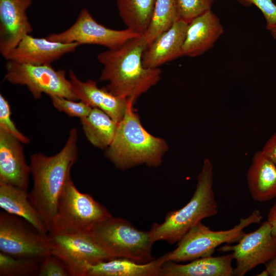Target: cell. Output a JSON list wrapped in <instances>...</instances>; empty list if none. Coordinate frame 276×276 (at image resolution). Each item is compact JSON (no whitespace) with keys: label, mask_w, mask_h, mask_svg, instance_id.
Segmentation results:
<instances>
[{"label":"cell","mask_w":276,"mask_h":276,"mask_svg":"<svg viewBox=\"0 0 276 276\" xmlns=\"http://www.w3.org/2000/svg\"><path fill=\"white\" fill-rule=\"evenodd\" d=\"M147 44L143 35L133 38L117 49H108L97 56L103 65L99 79L113 95L134 103L159 80V68L145 67L142 56Z\"/></svg>","instance_id":"cell-1"},{"label":"cell","mask_w":276,"mask_h":276,"mask_svg":"<svg viewBox=\"0 0 276 276\" xmlns=\"http://www.w3.org/2000/svg\"><path fill=\"white\" fill-rule=\"evenodd\" d=\"M78 130L71 129L61 150L52 156L41 153L30 157L33 186L28 198L40 216L48 233L56 213L60 194L71 177L72 167L78 158Z\"/></svg>","instance_id":"cell-2"},{"label":"cell","mask_w":276,"mask_h":276,"mask_svg":"<svg viewBox=\"0 0 276 276\" xmlns=\"http://www.w3.org/2000/svg\"><path fill=\"white\" fill-rule=\"evenodd\" d=\"M130 102L119 123L114 139L105 152L118 169L125 170L142 164L159 166L168 149L166 141L149 133L142 125Z\"/></svg>","instance_id":"cell-3"},{"label":"cell","mask_w":276,"mask_h":276,"mask_svg":"<svg viewBox=\"0 0 276 276\" xmlns=\"http://www.w3.org/2000/svg\"><path fill=\"white\" fill-rule=\"evenodd\" d=\"M213 165L209 158L203 160L197 177L194 194L182 208L168 212L164 221L154 223L148 231L151 241L160 240L174 244L193 226L203 219L218 213V205L213 189Z\"/></svg>","instance_id":"cell-4"},{"label":"cell","mask_w":276,"mask_h":276,"mask_svg":"<svg viewBox=\"0 0 276 276\" xmlns=\"http://www.w3.org/2000/svg\"><path fill=\"white\" fill-rule=\"evenodd\" d=\"M89 232L112 259L125 258L142 263L154 259V243L148 231L137 229L123 218L111 216L95 224Z\"/></svg>","instance_id":"cell-5"},{"label":"cell","mask_w":276,"mask_h":276,"mask_svg":"<svg viewBox=\"0 0 276 276\" xmlns=\"http://www.w3.org/2000/svg\"><path fill=\"white\" fill-rule=\"evenodd\" d=\"M111 216L109 211L91 196L80 192L71 177L60 194L48 233L89 232L95 224Z\"/></svg>","instance_id":"cell-6"},{"label":"cell","mask_w":276,"mask_h":276,"mask_svg":"<svg viewBox=\"0 0 276 276\" xmlns=\"http://www.w3.org/2000/svg\"><path fill=\"white\" fill-rule=\"evenodd\" d=\"M262 218L261 212L255 210L246 218L240 219L233 227L222 231L212 230L200 222L184 235L174 250L164 255L166 262H186L212 256L219 246L238 242L245 234L244 229L260 223Z\"/></svg>","instance_id":"cell-7"},{"label":"cell","mask_w":276,"mask_h":276,"mask_svg":"<svg viewBox=\"0 0 276 276\" xmlns=\"http://www.w3.org/2000/svg\"><path fill=\"white\" fill-rule=\"evenodd\" d=\"M0 250L15 258L41 260L51 254L48 234L5 211L0 213Z\"/></svg>","instance_id":"cell-8"},{"label":"cell","mask_w":276,"mask_h":276,"mask_svg":"<svg viewBox=\"0 0 276 276\" xmlns=\"http://www.w3.org/2000/svg\"><path fill=\"white\" fill-rule=\"evenodd\" d=\"M4 80L15 85L26 86L35 99L42 94L79 100L65 71L56 70L51 64L32 65L7 60Z\"/></svg>","instance_id":"cell-9"},{"label":"cell","mask_w":276,"mask_h":276,"mask_svg":"<svg viewBox=\"0 0 276 276\" xmlns=\"http://www.w3.org/2000/svg\"><path fill=\"white\" fill-rule=\"evenodd\" d=\"M48 235L51 254L66 264L71 276H86L88 265L112 259L90 232Z\"/></svg>","instance_id":"cell-10"},{"label":"cell","mask_w":276,"mask_h":276,"mask_svg":"<svg viewBox=\"0 0 276 276\" xmlns=\"http://www.w3.org/2000/svg\"><path fill=\"white\" fill-rule=\"evenodd\" d=\"M142 34L126 29L113 30L99 24L86 9H82L75 22L66 30L52 33L46 38L62 43L97 44L108 49H117L129 40Z\"/></svg>","instance_id":"cell-11"},{"label":"cell","mask_w":276,"mask_h":276,"mask_svg":"<svg viewBox=\"0 0 276 276\" xmlns=\"http://www.w3.org/2000/svg\"><path fill=\"white\" fill-rule=\"evenodd\" d=\"M219 250L232 252L236 262L234 275L243 276L276 256V236L272 234L271 226L267 220L255 231L245 233L236 244L223 245Z\"/></svg>","instance_id":"cell-12"},{"label":"cell","mask_w":276,"mask_h":276,"mask_svg":"<svg viewBox=\"0 0 276 276\" xmlns=\"http://www.w3.org/2000/svg\"><path fill=\"white\" fill-rule=\"evenodd\" d=\"M33 0H0V53L5 58L32 32L27 11Z\"/></svg>","instance_id":"cell-13"},{"label":"cell","mask_w":276,"mask_h":276,"mask_svg":"<svg viewBox=\"0 0 276 276\" xmlns=\"http://www.w3.org/2000/svg\"><path fill=\"white\" fill-rule=\"evenodd\" d=\"M77 43H62L47 38L26 35L5 58L7 60L32 64L47 65L75 51Z\"/></svg>","instance_id":"cell-14"},{"label":"cell","mask_w":276,"mask_h":276,"mask_svg":"<svg viewBox=\"0 0 276 276\" xmlns=\"http://www.w3.org/2000/svg\"><path fill=\"white\" fill-rule=\"evenodd\" d=\"M21 144L0 129V182L27 190L31 172Z\"/></svg>","instance_id":"cell-15"},{"label":"cell","mask_w":276,"mask_h":276,"mask_svg":"<svg viewBox=\"0 0 276 276\" xmlns=\"http://www.w3.org/2000/svg\"><path fill=\"white\" fill-rule=\"evenodd\" d=\"M68 79L79 100L102 110L117 123L123 118L131 101L113 95L104 87H99L96 81L80 80L72 70L68 71Z\"/></svg>","instance_id":"cell-16"},{"label":"cell","mask_w":276,"mask_h":276,"mask_svg":"<svg viewBox=\"0 0 276 276\" xmlns=\"http://www.w3.org/2000/svg\"><path fill=\"white\" fill-rule=\"evenodd\" d=\"M188 23L179 19L145 49L142 56L143 65L155 68L182 56V47Z\"/></svg>","instance_id":"cell-17"},{"label":"cell","mask_w":276,"mask_h":276,"mask_svg":"<svg viewBox=\"0 0 276 276\" xmlns=\"http://www.w3.org/2000/svg\"><path fill=\"white\" fill-rule=\"evenodd\" d=\"M218 17L208 10L188 23L182 47V56L196 57L212 48L223 33Z\"/></svg>","instance_id":"cell-18"},{"label":"cell","mask_w":276,"mask_h":276,"mask_svg":"<svg viewBox=\"0 0 276 276\" xmlns=\"http://www.w3.org/2000/svg\"><path fill=\"white\" fill-rule=\"evenodd\" d=\"M232 253L221 256L202 257L187 264L172 261L164 263L159 276H232Z\"/></svg>","instance_id":"cell-19"},{"label":"cell","mask_w":276,"mask_h":276,"mask_svg":"<svg viewBox=\"0 0 276 276\" xmlns=\"http://www.w3.org/2000/svg\"><path fill=\"white\" fill-rule=\"evenodd\" d=\"M246 178L255 201L265 202L276 197V164L262 150L254 154Z\"/></svg>","instance_id":"cell-20"},{"label":"cell","mask_w":276,"mask_h":276,"mask_svg":"<svg viewBox=\"0 0 276 276\" xmlns=\"http://www.w3.org/2000/svg\"><path fill=\"white\" fill-rule=\"evenodd\" d=\"M165 262L164 255L145 263L116 258L88 265L86 276H159Z\"/></svg>","instance_id":"cell-21"},{"label":"cell","mask_w":276,"mask_h":276,"mask_svg":"<svg viewBox=\"0 0 276 276\" xmlns=\"http://www.w3.org/2000/svg\"><path fill=\"white\" fill-rule=\"evenodd\" d=\"M27 190L0 182V207L20 217L43 234H48L40 216L31 203Z\"/></svg>","instance_id":"cell-22"},{"label":"cell","mask_w":276,"mask_h":276,"mask_svg":"<svg viewBox=\"0 0 276 276\" xmlns=\"http://www.w3.org/2000/svg\"><path fill=\"white\" fill-rule=\"evenodd\" d=\"M83 131L94 146L107 148L116 135L119 123L102 110L93 108L89 114L80 119Z\"/></svg>","instance_id":"cell-23"},{"label":"cell","mask_w":276,"mask_h":276,"mask_svg":"<svg viewBox=\"0 0 276 276\" xmlns=\"http://www.w3.org/2000/svg\"><path fill=\"white\" fill-rule=\"evenodd\" d=\"M156 0H117L119 15L127 28L143 34L152 18Z\"/></svg>","instance_id":"cell-24"},{"label":"cell","mask_w":276,"mask_h":276,"mask_svg":"<svg viewBox=\"0 0 276 276\" xmlns=\"http://www.w3.org/2000/svg\"><path fill=\"white\" fill-rule=\"evenodd\" d=\"M178 19L174 0H156L149 25L142 34L147 45Z\"/></svg>","instance_id":"cell-25"},{"label":"cell","mask_w":276,"mask_h":276,"mask_svg":"<svg viewBox=\"0 0 276 276\" xmlns=\"http://www.w3.org/2000/svg\"><path fill=\"white\" fill-rule=\"evenodd\" d=\"M42 260L15 258L1 251L0 275H38Z\"/></svg>","instance_id":"cell-26"},{"label":"cell","mask_w":276,"mask_h":276,"mask_svg":"<svg viewBox=\"0 0 276 276\" xmlns=\"http://www.w3.org/2000/svg\"><path fill=\"white\" fill-rule=\"evenodd\" d=\"M215 0H174L179 19L189 23L192 19L211 10Z\"/></svg>","instance_id":"cell-27"},{"label":"cell","mask_w":276,"mask_h":276,"mask_svg":"<svg viewBox=\"0 0 276 276\" xmlns=\"http://www.w3.org/2000/svg\"><path fill=\"white\" fill-rule=\"evenodd\" d=\"M53 106L59 111L70 117L80 119L87 116L92 107L83 101L68 99L64 97L52 96L50 97Z\"/></svg>","instance_id":"cell-28"},{"label":"cell","mask_w":276,"mask_h":276,"mask_svg":"<svg viewBox=\"0 0 276 276\" xmlns=\"http://www.w3.org/2000/svg\"><path fill=\"white\" fill-rule=\"evenodd\" d=\"M10 105L8 100L0 94V129L10 133L22 144H28L30 140L17 128L11 119Z\"/></svg>","instance_id":"cell-29"},{"label":"cell","mask_w":276,"mask_h":276,"mask_svg":"<svg viewBox=\"0 0 276 276\" xmlns=\"http://www.w3.org/2000/svg\"><path fill=\"white\" fill-rule=\"evenodd\" d=\"M39 276H71L66 264L52 254L45 257L41 263Z\"/></svg>","instance_id":"cell-30"},{"label":"cell","mask_w":276,"mask_h":276,"mask_svg":"<svg viewBox=\"0 0 276 276\" xmlns=\"http://www.w3.org/2000/svg\"><path fill=\"white\" fill-rule=\"evenodd\" d=\"M262 12L266 21V29L276 25V5L272 0H246Z\"/></svg>","instance_id":"cell-31"},{"label":"cell","mask_w":276,"mask_h":276,"mask_svg":"<svg viewBox=\"0 0 276 276\" xmlns=\"http://www.w3.org/2000/svg\"><path fill=\"white\" fill-rule=\"evenodd\" d=\"M262 151L276 164V132L267 140Z\"/></svg>","instance_id":"cell-32"},{"label":"cell","mask_w":276,"mask_h":276,"mask_svg":"<svg viewBox=\"0 0 276 276\" xmlns=\"http://www.w3.org/2000/svg\"><path fill=\"white\" fill-rule=\"evenodd\" d=\"M258 276H276V256L265 264V268Z\"/></svg>","instance_id":"cell-33"},{"label":"cell","mask_w":276,"mask_h":276,"mask_svg":"<svg viewBox=\"0 0 276 276\" xmlns=\"http://www.w3.org/2000/svg\"><path fill=\"white\" fill-rule=\"evenodd\" d=\"M267 221L271 226L272 234L276 236V201L268 212Z\"/></svg>","instance_id":"cell-34"},{"label":"cell","mask_w":276,"mask_h":276,"mask_svg":"<svg viewBox=\"0 0 276 276\" xmlns=\"http://www.w3.org/2000/svg\"><path fill=\"white\" fill-rule=\"evenodd\" d=\"M268 30L270 31L272 36L276 39V25L271 26Z\"/></svg>","instance_id":"cell-35"}]
</instances>
